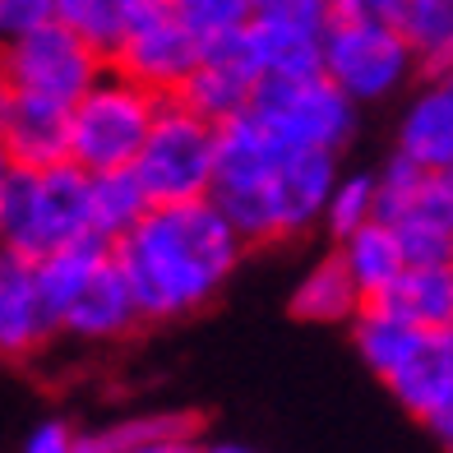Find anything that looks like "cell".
Masks as SVG:
<instances>
[{
	"mask_svg": "<svg viewBox=\"0 0 453 453\" xmlns=\"http://www.w3.org/2000/svg\"><path fill=\"white\" fill-rule=\"evenodd\" d=\"M342 176V153L287 149L245 111L218 126V167L209 199L245 245H287L324 226V203Z\"/></svg>",
	"mask_w": 453,
	"mask_h": 453,
	"instance_id": "cell-1",
	"label": "cell"
},
{
	"mask_svg": "<svg viewBox=\"0 0 453 453\" xmlns=\"http://www.w3.org/2000/svg\"><path fill=\"white\" fill-rule=\"evenodd\" d=\"M245 250H250L245 236L209 195L185 203H153L126 236L111 241V255L139 301L143 324L190 319L203 305H213L222 287L236 278Z\"/></svg>",
	"mask_w": 453,
	"mask_h": 453,
	"instance_id": "cell-2",
	"label": "cell"
},
{
	"mask_svg": "<svg viewBox=\"0 0 453 453\" xmlns=\"http://www.w3.org/2000/svg\"><path fill=\"white\" fill-rule=\"evenodd\" d=\"M42 296L51 305L56 334L74 342H120L143 324L139 301L111 255V241L88 236L37 259Z\"/></svg>",
	"mask_w": 453,
	"mask_h": 453,
	"instance_id": "cell-3",
	"label": "cell"
},
{
	"mask_svg": "<svg viewBox=\"0 0 453 453\" xmlns=\"http://www.w3.org/2000/svg\"><path fill=\"white\" fill-rule=\"evenodd\" d=\"M93 176L79 162L14 167L0 185V250L47 259L74 241L93 236Z\"/></svg>",
	"mask_w": 453,
	"mask_h": 453,
	"instance_id": "cell-4",
	"label": "cell"
},
{
	"mask_svg": "<svg viewBox=\"0 0 453 453\" xmlns=\"http://www.w3.org/2000/svg\"><path fill=\"white\" fill-rule=\"evenodd\" d=\"M157 102V93L107 65L97 84L70 107V162H79L84 172L134 167Z\"/></svg>",
	"mask_w": 453,
	"mask_h": 453,
	"instance_id": "cell-5",
	"label": "cell"
},
{
	"mask_svg": "<svg viewBox=\"0 0 453 453\" xmlns=\"http://www.w3.org/2000/svg\"><path fill=\"white\" fill-rule=\"evenodd\" d=\"M218 167V126L199 116L185 97H162L149 139L134 157V176L153 203L203 199Z\"/></svg>",
	"mask_w": 453,
	"mask_h": 453,
	"instance_id": "cell-6",
	"label": "cell"
},
{
	"mask_svg": "<svg viewBox=\"0 0 453 453\" xmlns=\"http://www.w3.org/2000/svg\"><path fill=\"white\" fill-rule=\"evenodd\" d=\"M250 116L287 149H319V153H342L361 126V107L324 70L264 79L250 102Z\"/></svg>",
	"mask_w": 453,
	"mask_h": 453,
	"instance_id": "cell-7",
	"label": "cell"
},
{
	"mask_svg": "<svg viewBox=\"0 0 453 453\" xmlns=\"http://www.w3.org/2000/svg\"><path fill=\"white\" fill-rule=\"evenodd\" d=\"M319 70L357 107H384L417 84V74H426L398 24H328Z\"/></svg>",
	"mask_w": 453,
	"mask_h": 453,
	"instance_id": "cell-8",
	"label": "cell"
},
{
	"mask_svg": "<svg viewBox=\"0 0 453 453\" xmlns=\"http://www.w3.org/2000/svg\"><path fill=\"white\" fill-rule=\"evenodd\" d=\"M375 218L388 222L407 250V264L453 259V185L440 172H421L398 153L375 167Z\"/></svg>",
	"mask_w": 453,
	"mask_h": 453,
	"instance_id": "cell-9",
	"label": "cell"
},
{
	"mask_svg": "<svg viewBox=\"0 0 453 453\" xmlns=\"http://www.w3.org/2000/svg\"><path fill=\"white\" fill-rule=\"evenodd\" d=\"M0 51H5V70H10L14 93L51 97V102H65V107H74L102 79V70L111 65L107 51H97L93 42H84L65 24H47V28L19 37V42L0 47Z\"/></svg>",
	"mask_w": 453,
	"mask_h": 453,
	"instance_id": "cell-10",
	"label": "cell"
},
{
	"mask_svg": "<svg viewBox=\"0 0 453 453\" xmlns=\"http://www.w3.org/2000/svg\"><path fill=\"white\" fill-rule=\"evenodd\" d=\"M203 56V42L176 19L172 5H153V10H134L126 37L111 51V70L130 74L134 84H143L157 97H176L185 88V79L195 74Z\"/></svg>",
	"mask_w": 453,
	"mask_h": 453,
	"instance_id": "cell-11",
	"label": "cell"
},
{
	"mask_svg": "<svg viewBox=\"0 0 453 453\" xmlns=\"http://www.w3.org/2000/svg\"><path fill=\"white\" fill-rule=\"evenodd\" d=\"M328 0H255V14L245 24V42H250L264 79L282 74H315L328 37Z\"/></svg>",
	"mask_w": 453,
	"mask_h": 453,
	"instance_id": "cell-12",
	"label": "cell"
},
{
	"mask_svg": "<svg viewBox=\"0 0 453 453\" xmlns=\"http://www.w3.org/2000/svg\"><path fill=\"white\" fill-rule=\"evenodd\" d=\"M259 84H264V70L250 42H245V33H232V37H218V42H203L199 65L176 97H185L199 116L222 126V120H236L250 111Z\"/></svg>",
	"mask_w": 453,
	"mask_h": 453,
	"instance_id": "cell-13",
	"label": "cell"
},
{
	"mask_svg": "<svg viewBox=\"0 0 453 453\" xmlns=\"http://www.w3.org/2000/svg\"><path fill=\"white\" fill-rule=\"evenodd\" d=\"M394 153L421 172H453V74H426L407 88L394 126Z\"/></svg>",
	"mask_w": 453,
	"mask_h": 453,
	"instance_id": "cell-14",
	"label": "cell"
},
{
	"mask_svg": "<svg viewBox=\"0 0 453 453\" xmlns=\"http://www.w3.org/2000/svg\"><path fill=\"white\" fill-rule=\"evenodd\" d=\"M60 338L51 305L42 296L37 259L0 250V361H28Z\"/></svg>",
	"mask_w": 453,
	"mask_h": 453,
	"instance_id": "cell-15",
	"label": "cell"
},
{
	"mask_svg": "<svg viewBox=\"0 0 453 453\" xmlns=\"http://www.w3.org/2000/svg\"><path fill=\"white\" fill-rule=\"evenodd\" d=\"M0 143L10 149L14 167H51L70 157V107L51 97L14 93L0 116Z\"/></svg>",
	"mask_w": 453,
	"mask_h": 453,
	"instance_id": "cell-16",
	"label": "cell"
},
{
	"mask_svg": "<svg viewBox=\"0 0 453 453\" xmlns=\"http://www.w3.org/2000/svg\"><path fill=\"white\" fill-rule=\"evenodd\" d=\"M384 384L417 421H430L453 398V328H426L411 357Z\"/></svg>",
	"mask_w": 453,
	"mask_h": 453,
	"instance_id": "cell-17",
	"label": "cell"
},
{
	"mask_svg": "<svg viewBox=\"0 0 453 453\" xmlns=\"http://www.w3.org/2000/svg\"><path fill=\"white\" fill-rule=\"evenodd\" d=\"M334 250L347 264V273H352V282L361 287L365 301H380L407 269V250H403L398 232L388 222H380V218H370V222L357 226V232H347L342 241H334Z\"/></svg>",
	"mask_w": 453,
	"mask_h": 453,
	"instance_id": "cell-18",
	"label": "cell"
},
{
	"mask_svg": "<svg viewBox=\"0 0 453 453\" xmlns=\"http://www.w3.org/2000/svg\"><path fill=\"white\" fill-rule=\"evenodd\" d=\"M361 305L365 296L352 282V273H347V264L338 259V250L311 259L292 287V315L311 324H352Z\"/></svg>",
	"mask_w": 453,
	"mask_h": 453,
	"instance_id": "cell-19",
	"label": "cell"
},
{
	"mask_svg": "<svg viewBox=\"0 0 453 453\" xmlns=\"http://www.w3.org/2000/svg\"><path fill=\"white\" fill-rule=\"evenodd\" d=\"M347 328H352L357 357L375 370L380 380L394 375V370L411 357V347L421 342V334H426L421 324H411L407 315H398L388 301H365Z\"/></svg>",
	"mask_w": 453,
	"mask_h": 453,
	"instance_id": "cell-20",
	"label": "cell"
},
{
	"mask_svg": "<svg viewBox=\"0 0 453 453\" xmlns=\"http://www.w3.org/2000/svg\"><path fill=\"white\" fill-rule=\"evenodd\" d=\"M380 301L421 328H453V264H407Z\"/></svg>",
	"mask_w": 453,
	"mask_h": 453,
	"instance_id": "cell-21",
	"label": "cell"
},
{
	"mask_svg": "<svg viewBox=\"0 0 453 453\" xmlns=\"http://www.w3.org/2000/svg\"><path fill=\"white\" fill-rule=\"evenodd\" d=\"M88 203H93V236L102 241H120L130 226L153 209L143 180L134 176V167H116V172H88Z\"/></svg>",
	"mask_w": 453,
	"mask_h": 453,
	"instance_id": "cell-22",
	"label": "cell"
},
{
	"mask_svg": "<svg viewBox=\"0 0 453 453\" xmlns=\"http://www.w3.org/2000/svg\"><path fill=\"white\" fill-rule=\"evenodd\" d=\"M426 74H453V5L449 0H407L403 24Z\"/></svg>",
	"mask_w": 453,
	"mask_h": 453,
	"instance_id": "cell-23",
	"label": "cell"
},
{
	"mask_svg": "<svg viewBox=\"0 0 453 453\" xmlns=\"http://www.w3.org/2000/svg\"><path fill=\"white\" fill-rule=\"evenodd\" d=\"M130 14L134 10L126 0H56V24H65L70 33H79L97 51H107V60H111L116 42L126 37Z\"/></svg>",
	"mask_w": 453,
	"mask_h": 453,
	"instance_id": "cell-24",
	"label": "cell"
},
{
	"mask_svg": "<svg viewBox=\"0 0 453 453\" xmlns=\"http://www.w3.org/2000/svg\"><path fill=\"white\" fill-rule=\"evenodd\" d=\"M370 218H375V172H342L328 190L319 232H328V241H342Z\"/></svg>",
	"mask_w": 453,
	"mask_h": 453,
	"instance_id": "cell-25",
	"label": "cell"
},
{
	"mask_svg": "<svg viewBox=\"0 0 453 453\" xmlns=\"http://www.w3.org/2000/svg\"><path fill=\"white\" fill-rule=\"evenodd\" d=\"M167 5L199 42H218V37L241 33L255 14V0H167Z\"/></svg>",
	"mask_w": 453,
	"mask_h": 453,
	"instance_id": "cell-26",
	"label": "cell"
},
{
	"mask_svg": "<svg viewBox=\"0 0 453 453\" xmlns=\"http://www.w3.org/2000/svg\"><path fill=\"white\" fill-rule=\"evenodd\" d=\"M56 24V0H0V47Z\"/></svg>",
	"mask_w": 453,
	"mask_h": 453,
	"instance_id": "cell-27",
	"label": "cell"
},
{
	"mask_svg": "<svg viewBox=\"0 0 453 453\" xmlns=\"http://www.w3.org/2000/svg\"><path fill=\"white\" fill-rule=\"evenodd\" d=\"M407 0H328L334 24H403Z\"/></svg>",
	"mask_w": 453,
	"mask_h": 453,
	"instance_id": "cell-28",
	"label": "cell"
},
{
	"mask_svg": "<svg viewBox=\"0 0 453 453\" xmlns=\"http://www.w3.org/2000/svg\"><path fill=\"white\" fill-rule=\"evenodd\" d=\"M24 453H79V430L60 417H47L24 435Z\"/></svg>",
	"mask_w": 453,
	"mask_h": 453,
	"instance_id": "cell-29",
	"label": "cell"
},
{
	"mask_svg": "<svg viewBox=\"0 0 453 453\" xmlns=\"http://www.w3.org/2000/svg\"><path fill=\"white\" fill-rule=\"evenodd\" d=\"M199 435H167V440H153V444H139L130 453H195Z\"/></svg>",
	"mask_w": 453,
	"mask_h": 453,
	"instance_id": "cell-30",
	"label": "cell"
},
{
	"mask_svg": "<svg viewBox=\"0 0 453 453\" xmlns=\"http://www.w3.org/2000/svg\"><path fill=\"white\" fill-rule=\"evenodd\" d=\"M426 426L435 430V435H440V440L453 449V398H449V403H444V407H440V411H435V417H430Z\"/></svg>",
	"mask_w": 453,
	"mask_h": 453,
	"instance_id": "cell-31",
	"label": "cell"
},
{
	"mask_svg": "<svg viewBox=\"0 0 453 453\" xmlns=\"http://www.w3.org/2000/svg\"><path fill=\"white\" fill-rule=\"evenodd\" d=\"M195 453H255V449L236 440H195Z\"/></svg>",
	"mask_w": 453,
	"mask_h": 453,
	"instance_id": "cell-32",
	"label": "cell"
},
{
	"mask_svg": "<svg viewBox=\"0 0 453 453\" xmlns=\"http://www.w3.org/2000/svg\"><path fill=\"white\" fill-rule=\"evenodd\" d=\"M10 97H14V84H10V70H5V51H0V116H5Z\"/></svg>",
	"mask_w": 453,
	"mask_h": 453,
	"instance_id": "cell-33",
	"label": "cell"
},
{
	"mask_svg": "<svg viewBox=\"0 0 453 453\" xmlns=\"http://www.w3.org/2000/svg\"><path fill=\"white\" fill-rule=\"evenodd\" d=\"M14 172V157H10V149H5V143H0V185H5V176Z\"/></svg>",
	"mask_w": 453,
	"mask_h": 453,
	"instance_id": "cell-34",
	"label": "cell"
},
{
	"mask_svg": "<svg viewBox=\"0 0 453 453\" xmlns=\"http://www.w3.org/2000/svg\"><path fill=\"white\" fill-rule=\"evenodd\" d=\"M130 10H153V5H167V0H126Z\"/></svg>",
	"mask_w": 453,
	"mask_h": 453,
	"instance_id": "cell-35",
	"label": "cell"
},
{
	"mask_svg": "<svg viewBox=\"0 0 453 453\" xmlns=\"http://www.w3.org/2000/svg\"><path fill=\"white\" fill-rule=\"evenodd\" d=\"M449 185H453V172H449Z\"/></svg>",
	"mask_w": 453,
	"mask_h": 453,
	"instance_id": "cell-36",
	"label": "cell"
},
{
	"mask_svg": "<svg viewBox=\"0 0 453 453\" xmlns=\"http://www.w3.org/2000/svg\"><path fill=\"white\" fill-rule=\"evenodd\" d=\"M449 5H453V0H449Z\"/></svg>",
	"mask_w": 453,
	"mask_h": 453,
	"instance_id": "cell-37",
	"label": "cell"
},
{
	"mask_svg": "<svg viewBox=\"0 0 453 453\" xmlns=\"http://www.w3.org/2000/svg\"><path fill=\"white\" fill-rule=\"evenodd\" d=\"M449 264H453V259H449Z\"/></svg>",
	"mask_w": 453,
	"mask_h": 453,
	"instance_id": "cell-38",
	"label": "cell"
}]
</instances>
